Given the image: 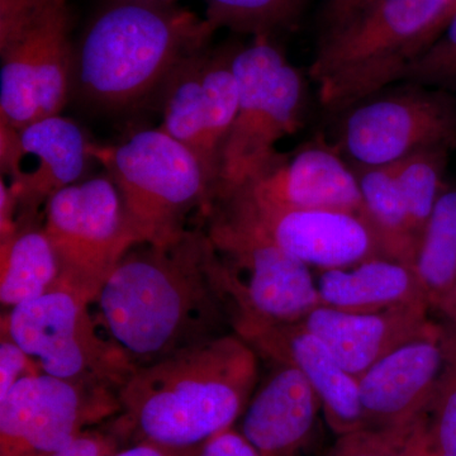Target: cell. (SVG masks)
<instances>
[{"instance_id":"f1b7e54d","label":"cell","mask_w":456,"mask_h":456,"mask_svg":"<svg viewBox=\"0 0 456 456\" xmlns=\"http://www.w3.org/2000/svg\"><path fill=\"white\" fill-rule=\"evenodd\" d=\"M402 82L422 84L456 98V14L407 69Z\"/></svg>"},{"instance_id":"ac0fdd59","label":"cell","mask_w":456,"mask_h":456,"mask_svg":"<svg viewBox=\"0 0 456 456\" xmlns=\"http://www.w3.org/2000/svg\"><path fill=\"white\" fill-rule=\"evenodd\" d=\"M239 191L270 206L332 209L362 217L355 171L342 160L340 151L323 140L314 141L293 155H284L272 169Z\"/></svg>"},{"instance_id":"7a4b0ae2","label":"cell","mask_w":456,"mask_h":456,"mask_svg":"<svg viewBox=\"0 0 456 456\" xmlns=\"http://www.w3.org/2000/svg\"><path fill=\"white\" fill-rule=\"evenodd\" d=\"M259 380L257 353L236 334L216 336L140 365L118 391L126 437L198 448L233 428Z\"/></svg>"},{"instance_id":"3957f363","label":"cell","mask_w":456,"mask_h":456,"mask_svg":"<svg viewBox=\"0 0 456 456\" xmlns=\"http://www.w3.org/2000/svg\"><path fill=\"white\" fill-rule=\"evenodd\" d=\"M213 32L206 20L171 3L112 0L75 45L71 98L107 112L134 106L158 93Z\"/></svg>"},{"instance_id":"7402d4cb","label":"cell","mask_w":456,"mask_h":456,"mask_svg":"<svg viewBox=\"0 0 456 456\" xmlns=\"http://www.w3.org/2000/svg\"><path fill=\"white\" fill-rule=\"evenodd\" d=\"M362 200V220L374 233L387 259L415 266L419 241L408 220L406 204L395 178V165H353Z\"/></svg>"},{"instance_id":"cb8c5ba5","label":"cell","mask_w":456,"mask_h":456,"mask_svg":"<svg viewBox=\"0 0 456 456\" xmlns=\"http://www.w3.org/2000/svg\"><path fill=\"white\" fill-rule=\"evenodd\" d=\"M415 269L436 310L456 283V185L446 184L435 204L419 240Z\"/></svg>"},{"instance_id":"d4e9b609","label":"cell","mask_w":456,"mask_h":456,"mask_svg":"<svg viewBox=\"0 0 456 456\" xmlns=\"http://www.w3.org/2000/svg\"><path fill=\"white\" fill-rule=\"evenodd\" d=\"M450 151L449 147H428L395 163V178L406 204L408 220L419 241L435 204L446 187Z\"/></svg>"},{"instance_id":"6da1fadb","label":"cell","mask_w":456,"mask_h":456,"mask_svg":"<svg viewBox=\"0 0 456 456\" xmlns=\"http://www.w3.org/2000/svg\"><path fill=\"white\" fill-rule=\"evenodd\" d=\"M94 303L108 338L137 367L220 336L224 308L232 310L226 264L200 230L132 248Z\"/></svg>"},{"instance_id":"4fadbf2b","label":"cell","mask_w":456,"mask_h":456,"mask_svg":"<svg viewBox=\"0 0 456 456\" xmlns=\"http://www.w3.org/2000/svg\"><path fill=\"white\" fill-rule=\"evenodd\" d=\"M233 49L197 51L183 59L161 88V130L202 165L216 198L222 151L239 108Z\"/></svg>"},{"instance_id":"e0dca14e","label":"cell","mask_w":456,"mask_h":456,"mask_svg":"<svg viewBox=\"0 0 456 456\" xmlns=\"http://www.w3.org/2000/svg\"><path fill=\"white\" fill-rule=\"evenodd\" d=\"M443 368L441 329L375 362L358 378L364 428H395L428 415Z\"/></svg>"},{"instance_id":"8d00e7d4","label":"cell","mask_w":456,"mask_h":456,"mask_svg":"<svg viewBox=\"0 0 456 456\" xmlns=\"http://www.w3.org/2000/svg\"><path fill=\"white\" fill-rule=\"evenodd\" d=\"M146 2H167V3H170L171 0H146Z\"/></svg>"},{"instance_id":"7c38bea8","label":"cell","mask_w":456,"mask_h":456,"mask_svg":"<svg viewBox=\"0 0 456 456\" xmlns=\"http://www.w3.org/2000/svg\"><path fill=\"white\" fill-rule=\"evenodd\" d=\"M119 412L116 389L26 375L0 398V456H53L89 426Z\"/></svg>"},{"instance_id":"4dcf8cb0","label":"cell","mask_w":456,"mask_h":456,"mask_svg":"<svg viewBox=\"0 0 456 456\" xmlns=\"http://www.w3.org/2000/svg\"><path fill=\"white\" fill-rule=\"evenodd\" d=\"M125 437L118 426L110 431L86 430L53 456H112Z\"/></svg>"},{"instance_id":"2e32d148","label":"cell","mask_w":456,"mask_h":456,"mask_svg":"<svg viewBox=\"0 0 456 456\" xmlns=\"http://www.w3.org/2000/svg\"><path fill=\"white\" fill-rule=\"evenodd\" d=\"M227 197L236 198L281 248L308 266L342 269L383 257L367 222L355 213L283 208L257 202L241 191Z\"/></svg>"},{"instance_id":"d6986e66","label":"cell","mask_w":456,"mask_h":456,"mask_svg":"<svg viewBox=\"0 0 456 456\" xmlns=\"http://www.w3.org/2000/svg\"><path fill=\"white\" fill-rule=\"evenodd\" d=\"M428 308L347 312L318 305L301 322L321 338L342 368L355 377L408 342L437 334Z\"/></svg>"},{"instance_id":"ba28073f","label":"cell","mask_w":456,"mask_h":456,"mask_svg":"<svg viewBox=\"0 0 456 456\" xmlns=\"http://www.w3.org/2000/svg\"><path fill=\"white\" fill-rule=\"evenodd\" d=\"M207 235L227 266L233 310L297 322L321 305L310 266L281 248L236 198L213 203Z\"/></svg>"},{"instance_id":"8992f818","label":"cell","mask_w":456,"mask_h":456,"mask_svg":"<svg viewBox=\"0 0 456 456\" xmlns=\"http://www.w3.org/2000/svg\"><path fill=\"white\" fill-rule=\"evenodd\" d=\"M68 0H0V123L20 130L71 99Z\"/></svg>"},{"instance_id":"30bf717a","label":"cell","mask_w":456,"mask_h":456,"mask_svg":"<svg viewBox=\"0 0 456 456\" xmlns=\"http://www.w3.org/2000/svg\"><path fill=\"white\" fill-rule=\"evenodd\" d=\"M90 305L70 290L53 288L12 308L2 332L37 360L44 373L119 391L137 365L112 338L98 334Z\"/></svg>"},{"instance_id":"1f68e13d","label":"cell","mask_w":456,"mask_h":456,"mask_svg":"<svg viewBox=\"0 0 456 456\" xmlns=\"http://www.w3.org/2000/svg\"><path fill=\"white\" fill-rule=\"evenodd\" d=\"M29 358L20 345L12 340L11 336L2 332L0 341V398L7 395L9 389L29 371Z\"/></svg>"},{"instance_id":"44dd1931","label":"cell","mask_w":456,"mask_h":456,"mask_svg":"<svg viewBox=\"0 0 456 456\" xmlns=\"http://www.w3.org/2000/svg\"><path fill=\"white\" fill-rule=\"evenodd\" d=\"M317 288L321 305L336 310H432L430 297L415 266L387 257H373L349 268L323 270Z\"/></svg>"},{"instance_id":"836d02e7","label":"cell","mask_w":456,"mask_h":456,"mask_svg":"<svg viewBox=\"0 0 456 456\" xmlns=\"http://www.w3.org/2000/svg\"><path fill=\"white\" fill-rule=\"evenodd\" d=\"M198 448H171L154 441L141 440L136 441V444L130 448L119 449L112 456H196Z\"/></svg>"},{"instance_id":"d590c367","label":"cell","mask_w":456,"mask_h":456,"mask_svg":"<svg viewBox=\"0 0 456 456\" xmlns=\"http://www.w3.org/2000/svg\"><path fill=\"white\" fill-rule=\"evenodd\" d=\"M456 14V0H450L448 9H446L445 17H444V28L448 25L449 20Z\"/></svg>"},{"instance_id":"8fae6325","label":"cell","mask_w":456,"mask_h":456,"mask_svg":"<svg viewBox=\"0 0 456 456\" xmlns=\"http://www.w3.org/2000/svg\"><path fill=\"white\" fill-rule=\"evenodd\" d=\"M402 83L345 110L341 147L353 165L384 167L428 147L456 149V98Z\"/></svg>"},{"instance_id":"83f0119b","label":"cell","mask_w":456,"mask_h":456,"mask_svg":"<svg viewBox=\"0 0 456 456\" xmlns=\"http://www.w3.org/2000/svg\"><path fill=\"white\" fill-rule=\"evenodd\" d=\"M426 422L424 416L395 428L347 432L326 456H426Z\"/></svg>"},{"instance_id":"5b68a950","label":"cell","mask_w":456,"mask_h":456,"mask_svg":"<svg viewBox=\"0 0 456 456\" xmlns=\"http://www.w3.org/2000/svg\"><path fill=\"white\" fill-rule=\"evenodd\" d=\"M90 154L118 189L140 244L174 241L194 209L204 217L211 211L215 197L202 165L161 128L134 132L118 145L90 142Z\"/></svg>"},{"instance_id":"603a6c76","label":"cell","mask_w":456,"mask_h":456,"mask_svg":"<svg viewBox=\"0 0 456 456\" xmlns=\"http://www.w3.org/2000/svg\"><path fill=\"white\" fill-rule=\"evenodd\" d=\"M0 302L14 308L49 292L59 277L55 250L44 228H20L2 241Z\"/></svg>"},{"instance_id":"5bb4252c","label":"cell","mask_w":456,"mask_h":456,"mask_svg":"<svg viewBox=\"0 0 456 456\" xmlns=\"http://www.w3.org/2000/svg\"><path fill=\"white\" fill-rule=\"evenodd\" d=\"M90 160V141L61 114L20 130L0 123V182L13 197L17 231L33 226L41 207L60 191L86 179Z\"/></svg>"},{"instance_id":"4316f807","label":"cell","mask_w":456,"mask_h":456,"mask_svg":"<svg viewBox=\"0 0 456 456\" xmlns=\"http://www.w3.org/2000/svg\"><path fill=\"white\" fill-rule=\"evenodd\" d=\"M307 0H207V22L213 29L268 38L275 29L289 25Z\"/></svg>"},{"instance_id":"277c9868","label":"cell","mask_w":456,"mask_h":456,"mask_svg":"<svg viewBox=\"0 0 456 456\" xmlns=\"http://www.w3.org/2000/svg\"><path fill=\"white\" fill-rule=\"evenodd\" d=\"M450 0H384L321 40L310 68L321 104L345 112L393 84L439 37Z\"/></svg>"},{"instance_id":"e575fe53","label":"cell","mask_w":456,"mask_h":456,"mask_svg":"<svg viewBox=\"0 0 456 456\" xmlns=\"http://www.w3.org/2000/svg\"><path fill=\"white\" fill-rule=\"evenodd\" d=\"M444 317V322L456 326V283L448 296L443 299L436 308Z\"/></svg>"},{"instance_id":"ffe728a7","label":"cell","mask_w":456,"mask_h":456,"mask_svg":"<svg viewBox=\"0 0 456 456\" xmlns=\"http://www.w3.org/2000/svg\"><path fill=\"white\" fill-rule=\"evenodd\" d=\"M275 365L255 389L240 432L263 456H299L310 443L322 402L298 369Z\"/></svg>"},{"instance_id":"9c48e42d","label":"cell","mask_w":456,"mask_h":456,"mask_svg":"<svg viewBox=\"0 0 456 456\" xmlns=\"http://www.w3.org/2000/svg\"><path fill=\"white\" fill-rule=\"evenodd\" d=\"M44 231L59 263L53 288L70 290L92 305L117 264L140 244L108 174L84 179L51 198Z\"/></svg>"},{"instance_id":"d6a6232c","label":"cell","mask_w":456,"mask_h":456,"mask_svg":"<svg viewBox=\"0 0 456 456\" xmlns=\"http://www.w3.org/2000/svg\"><path fill=\"white\" fill-rule=\"evenodd\" d=\"M196 456H263L240 430L231 428L207 440Z\"/></svg>"},{"instance_id":"f546056e","label":"cell","mask_w":456,"mask_h":456,"mask_svg":"<svg viewBox=\"0 0 456 456\" xmlns=\"http://www.w3.org/2000/svg\"><path fill=\"white\" fill-rule=\"evenodd\" d=\"M382 2L384 0H323L320 14V41L353 25Z\"/></svg>"},{"instance_id":"484cf974","label":"cell","mask_w":456,"mask_h":456,"mask_svg":"<svg viewBox=\"0 0 456 456\" xmlns=\"http://www.w3.org/2000/svg\"><path fill=\"white\" fill-rule=\"evenodd\" d=\"M444 368L428 411L426 456H456V326L441 325Z\"/></svg>"},{"instance_id":"9a60e30c","label":"cell","mask_w":456,"mask_h":456,"mask_svg":"<svg viewBox=\"0 0 456 456\" xmlns=\"http://www.w3.org/2000/svg\"><path fill=\"white\" fill-rule=\"evenodd\" d=\"M231 322L257 355L298 369L316 389L327 424L340 435L364 428L358 379L347 373L331 350L301 321L284 322L233 310Z\"/></svg>"},{"instance_id":"52a82bcc","label":"cell","mask_w":456,"mask_h":456,"mask_svg":"<svg viewBox=\"0 0 456 456\" xmlns=\"http://www.w3.org/2000/svg\"><path fill=\"white\" fill-rule=\"evenodd\" d=\"M239 108L222 151L216 200L259 178L283 159L275 145L301 126L305 82L268 38L232 51ZM213 202V203H215Z\"/></svg>"}]
</instances>
